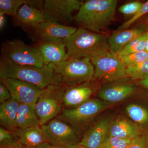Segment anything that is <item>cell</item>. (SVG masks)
Returning a JSON list of instances; mask_svg holds the SVG:
<instances>
[{
    "instance_id": "6da1fadb",
    "label": "cell",
    "mask_w": 148,
    "mask_h": 148,
    "mask_svg": "<svg viewBox=\"0 0 148 148\" xmlns=\"http://www.w3.org/2000/svg\"><path fill=\"white\" fill-rule=\"evenodd\" d=\"M8 78L23 81L42 89L50 85H63L61 76L56 72L54 64L45 65L42 68L23 66L1 56L0 79Z\"/></svg>"
},
{
    "instance_id": "7a4b0ae2",
    "label": "cell",
    "mask_w": 148,
    "mask_h": 148,
    "mask_svg": "<svg viewBox=\"0 0 148 148\" xmlns=\"http://www.w3.org/2000/svg\"><path fill=\"white\" fill-rule=\"evenodd\" d=\"M117 0H88L84 1L73 19L79 27L102 33L114 19Z\"/></svg>"
},
{
    "instance_id": "3957f363",
    "label": "cell",
    "mask_w": 148,
    "mask_h": 148,
    "mask_svg": "<svg viewBox=\"0 0 148 148\" xmlns=\"http://www.w3.org/2000/svg\"><path fill=\"white\" fill-rule=\"evenodd\" d=\"M108 37L104 34L78 28L73 34L64 40L67 59L85 57L91 60L107 53L110 51Z\"/></svg>"
},
{
    "instance_id": "277c9868",
    "label": "cell",
    "mask_w": 148,
    "mask_h": 148,
    "mask_svg": "<svg viewBox=\"0 0 148 148\" xmlns=\"http://www.w3.org/2000/svg\"><path fill=\"white\" fill-rule=\"evenodd\" d=\"M2 57L23 66L42 68L45 65L42 55L37 45L26 44L19 39L8 40L1 46Z\"/></svg>"
},
{
    "instance_id": "5b68a950",
    "label": "cell",
    "mask_w": 148,
    "mask_h": 148,
    "mask_svg": "<svg viewBox=\"0 0 148 148\" xmlns=\"http://www.w3.org/2000/svg\"><path fill=\"white\" fill-rule=\"evenodd\" d=\"M64 86L75 85L94 80L95 69L90 58H70L56 66Z\"/></svg>"
},
{
    "instance_id": "8992f818",
    "label": "cell",
    "mask_w": 148,
    "mask_h": 148,
    "mask_svg": "<svg viewBox=\"0 0 148 148\" xmlns=\"http://www.w3.org/2000/svg\"><path fill=\"white\" fill-rule=\"evenodd\" d=\"M111 103L98 99H90L75 108H64L57 118L71 125L79 132Z\"/></svg>"
},
{
    "instance_id": "52a82bcc",
    "label": "cell",
    "mask_w": 148,
    "mask_h": 148,
    "mask_svg": "<svg viewBox=\"0 0 148 148\" xmlns=\"http://www.w3.org/2000/svg\"><path fill=\"white\" fill-rule=\"evenodd\" d=\"M65 86L52 84L42 89L36 104L40 126L56 118L64 108L63 95Z\"/></svg>"
},
{
    "instance_id": "ba28073f",
    "label": "cell",
    "mask_w": 148,
    "mask_h": 148,
    "mask_svg": "<svg viewBox=\"0 0 148 148\" xmlns=\"http://www.w3.org/2000/svg\"><path fill=\"white\" fill-rule=\"evenodd\" d=\"M41 127L48 143L65 148L79 146V132L66 122L56 118Z\"/></svg>"
},
{
    "instance_id": "9c48e42d",
    "label": "cell",
    "mask_w": 148,
    "mask_h": 148,
    "mask_svg": "<svg viewBox=\"0 0 148 148\" xmlns=\"http://www.w3.org/2000/svg\"><path fill=\"white\" fill-rule=\"evenodd\" d=\"M94 78L110 82L127 78L126 67L117 54L110 51L91 59Z\"/></svg>"
},
{
    "instance_id": "30bf717a",
    "label": "cell",
    "mask_w": 148,
    "mask_h": 148,
    "mask_svg": "<svg viewBox=\"0 0 148 148\" xmlns=\"http://www.w3.org/2000/svg\"><path fill=\"white\" fill-rule=\"evenodd\" d=\"M76 27L45 21L35 27L24 30L29 38L36 44L64 41L77 31Z\"/></svg>"
},
{
    "instance_id": "8fae6325",
    "label": "cell",
    "mask_w": 148,
    "mask_h": 148,
    "mask_svg": "<svg viewBox=\"0 0 148 148\" xmlns=\"http://www.w3.org/2000/svg\"><path fill=\"white\" fill-rule=\"evenodd\" d=\"M83 2L80 0H45L42 11L46 21L66 24L73 18L72 14L79 11Z\"/></svg>"
},
{
    "instance_id": "7c38bea8",
    "label": "cell",
    "mask_w": 148,
    "mask_h": 148,
    "mask_svg": "<svg viewBox=\"0 0 148 148\" xmlns=\"http://www.w3.org/2000/svg\"><path fill=\"white\" fill-rule=\"evenodd\" d=\"M1 83L8 88L11 98L20 104L35 105L42 89L35 85L12 78L1 79Z\"/></svg>"
},
{
    "instance_id": "4fadbf2b",
    "label": "cell",
    "mask_w": 148,
    "mask_h": 148,
    "mask_svg": "<svg viewBox=\"0 0 148 148\" xmlns=\"http://www.w3.org/2000/svg\"><path fill=\"white\" fill-rule=\"evenodd\" d=\"M110 119L104 118L88 127L82 137L79 146L87 148H101L108 134Z\"/></svg>"
},
{
    "instance_id": "5bb4252c",
    "label": "cell",
    "mask_w": 148,
    "mask_h": 148,
    "mask_svg": "<svg viewBox=\"0 0 148 148\" xmlns=\"http://www.w3.org/2000/svg\"><path fill=\"white\" fill-rule=\"evenodd\" d=\"M90 82L65 86L63 95L64 108H75L90 99L94 91Z\"/></svg>"
},
{
    "instance_id": "9a60e30c",
    "label": "cell",
    "mask_w": 148,
    "mask_h": 148,
    "mask_svg": "<svg viewBox=\"0 0 148 148\" xmlns=\"http://www.w3.org/2000/svg\"><path fill=\"white\" fill-rule=\"evenodd\" d=\"M116 82H110L108 84L104 86L98 92V97L107 103H118L127 99L136 91L134 85Z\"/></svg>"
},
{
    "instance_id": "2e32d148",
    "label": "cell",
    "mask_w": 148,
    "mask_h": 148,
    "mask_svg": "<svg viewBox=\"0 0 148 148\" xmlns=\"http://www.w3.org/2000/svg\"><path fill=\"white\" fill-rule=\"evenodd\" d=\"M147 32L148 28L147 25L140 24L131 29L114 32L108 37L110 51L118 55L125 46Z\"/></svg>"
},
{
    "instance_id": "e0dca14e",
    "label": "cell",
    "mask_w": 148,
    "mask_h": 148,
    "mask_svg": "<svg viewBox=\"0 0 148 148\" xmlns=\"http://www.w3.org/2000/svg\"><path fill=\"white\" fill-rule=\"evenodd\" d=\"M45 21L42 11L27 3L21 6L16 16L12 18V25L21 27L24 31Z\"/></svg>"
},
{
    "instance_id": "ac0fdd59",
    "label": "cell",
    "mask_w": 148,
    "mask_h": 148,
    "mask_svg": "<svg viewBox=\"0 0 148 148\" xmlns=\"http://www.w3.org/2000/svg\"><path fill=\"white\" fill-rule=\"evenodd\" d=\"M36 45L39 48L45 65L53 64L56 66L67 59V50L64 41Z\"/></svg>"
},
{
    "instance_id": "d6986e66",
    "label": "cell",
    "mask_w": 148,
    "mask_h": 148,
    "mask_svg": "<svg viewBox=\"0 0 148 148\" xmlns=\"http://www.w3.org/2000/svg\"><path fill=\"white\" fill-rule=\"evenodd\" d=\"M12 133L14 139L24 148H37L47 142L40 126L17 129Z\"/></svg>"
},
{
    "instance_id": "ffe728a7",
    "label": "cell",
    "mask_w": 148,
    "mask_h": 148,
    "mask_svg": "<svg viewBox=\"0 0 148 148\" xmlns=\"http://www.w3.org/2000/svg\"><path fill=\"white\" fill-rule=\"evenodd\" d=\"M142 135L140 127L124 119L117 120L110 123L108 134L109 136L131 140Z\"/></svg>"
},
{
    "instance_id": "44dd1931",
    "label": "cell",
    "mask_w": 148,
    "mask_h": 148,
    "mask_svg": "<svg viewBox=\"0 0 148 148\" xmlns=\"http://www.w3.org/2000/svg\"><path fill=\"white\" fill-rule=\"evenodd\" d=\"M19 105L20 103L12 98L0 105V124L12 132L17 130L16 122Z\"/></svg>"
},
{
    "instance_id": "7402d4cb",
    "label": "cell",
    "mask_w": 148,
    "mask_h": 148,
    "mask_svg": "<svg viewBox=\"0 0 148 148\" xmlns=\"http://www.w3.org/2000/svg\"><path fill=\"white\" fill-rule=\"evenodd\" d=\"M39 126L40 122L36 112V104H20L16 120V128L24 129Z\"/></svg>"
},
{
    "instance_id": "603a6c76",
    "label": "cell",
    "mask_w": 148,
    "mask_h": 148,
    "mask_svg": "<svg viewBox=\"0 0 148 148\" xmlns=\"http://www.w3.org/2000/svg\"><path fill=\"white\" fill-rule=\"evenodd\" d=\"M128 116L135 123L142 126L148 125V109L141 105L130 104L126 108Z\"/></svg>"
},
{
    "instance_id": "cb8c5ba5",
    "label": "cell",
    "mask_w": 148,
    "mask_h": 148,
    "mask_svg": "<svg viewBox=\"0 0 148 148\" xmlns=\"http://www.w3.org/2000/svg\"><path fill=\"white\" fill-rule=\"evenodd\" d=\"M148 37V32H147L128 43L118 54L119 58L130 53L145 51L146 40Z\"/></svg>"
},
{
    "instance_id": "d4e9b609",
    "label": "cell",
    "mask_w": 148,
    "mask_h": 148,
    "mask_svg": "<svg viewBox=\"0 0 148 148\" xmlns=\"http://www.w3.org/2000/svg\"><path fill=\"white\" fill-rule=\"evenodd\" d=\"M27 3V0H1L0 14L14 18L19 8Z\"/></svg>"
},
{
    "instance_id": "484cf974",
    "label": "cell",
    "mask_w": 148,
    "mask_h": 148,
    "mask_svg": "<svg viewBox=\"0 0 148 148\" xmlns=\"http://www.w3.org/2000/svg\"><path fill=\"white\" fill-rule=\"evenodd\" d=\"M127 77L132 80H140L148 76V59L135 65L126 67Z\"/></svg>"
},
{
    "instance_id": "4316f807",
    "label": "cell",
    "mask_w": 148,
    "mask_h": 148,
    "mask_svg": "<svg viewBox=\"0 0 148 148\" xmlns=\"http://www.w3.org/2000/svg\"><path fill=\"white\" fill-rule=\"evenodd\" d=\"M121 59L125 67L140 64L148 59V53L145 51L124 56Z\"/></svg>"
},
{
    "instance_id": "83f0119b",
    "label": "cell",
    "mask_w": 148,
    "mask_h": 148,
    "mask_svg": "<svg viewBox=\"0 0 148 148\" xmlns=\"http://www.w3.org/2000/svg\"><path fill=\"white\" fill-rule=\"evenodd\" d=\"M132 140L108 135L102 147L104 148H127Z\"/></svg>"
},
{
    "instance_id": "f1b7e54d",
    "label": "cell",
    "mask_w": 148,
    "mask_h": 148,
    "mask_svg": "<svg viewBox=\"0 0 148 148\" xmlns=\"http://www.w3.org/2000/svg\"><path fill=\"white\" fill-rule=\"evenodd\" d=\"M143 4L144 3L138 1L130 2L121 6L119 8V11L124 15L133 16L141 9Z\"/></svg>"
},
{
    "instance_id": "f546056e",
    "label": "cell",
    "mask_w": 148,
    "mask_h": 148,
    "mask_svg": "<svg viewBox=\"0 0 148 148\" xmlns=\"http://www.w3.org/2000/svg\"><path fill=\"white\" fill-rule=\"evenodd\" d=\"M148 13V1L144 3L143 7L138 13L132 16L128 20L125 21L117 29L116 31H123L129 29L130 27L135 21L138 20L143 15Z\"/></svg>"
},
{
    "instance_id": "4dcf8cb0",
    "label": "cell",
    "mask_w": 148,
    "mask_h": 148,
    "mask_svg": "<svg viewBox=\"0 0 148 148\" xmlns=\"http://www.w3.org/2000/svg\"><path fill=\"white\" fill-rule=\"evenodd\" d=\"M148 135L143 134L132 140L131 144L127 148H146Z\"/></svg>"
},
{
    "instance_id": "1f68e13d",
    "label": "cell",
    "mask_w": 148,
    "mask_h": 148,
    "mask_svg": "<svg viewBox=\"0 0 148 148\" xmlns=\"http://www.w3.org/2000/svg\"><path fill=\"white\" fill-rule=\"evenodd\" d=\"M11 98L10 92L5 85L0 83V104L5 103Z\"/></svg>"
},
{
    "instance_id": "d6a6232c",
    "label": "cell",
    "mask_w": 148,
    "mask_h": 148,
    "mask_svg": "<svg viewBox=\"0 0 148 148\" xmlns=\"http://www.w3.org/2000/svg\"><path fill=\"white\" fill-rule=\"evenodd\" d=\"M13 133L12 131L1 126L0 127V143L7 140L14 139Z\"/></svg>"
},
{
    "instance_id": "836d02e7",
    "label": "cell",
    "mask_w": 148,
    "mask_h": 148,
    "mask_svg": "<svg viewBox=\"0 0 148 148\" xmlns=\"http://www.w3.org/2000/svg\"><path fill=\"white\" fill-rule=\"evenodd\" d=\"M0 148H24L21 146L15 139L7 140L0 143Z\"/></svg>"
},
{
    "instance_id": "e575fe53",
    "label": "cell",
    "mask_w": 148,
    "mask_h": 148,
    "mask_svg": "<svg viewBox=\"0 0 148 148\" xmlns=\"http://www.w3.org/2000/svg\"><path fill=\"white\" fill-rule=\"evenodd\" d=\"M37 148H65L60 146L53 145L51 143L47 142L41 145L39 147Z\"/></svg>"
},
{
    "instance_id": "d590c367",
    "label": "cell",
    "mask_w": 148,
    "mask_h": 148,
    "mask_svg": "<svg viewBox=\"0 0 148 148\" xmlns=\"http://www.w3.org/2000/svg\"><path fill=\"white\" fill-rule=\"evenodd\" d=\"M5 15L0 14V29L2 30L5 24Z\"/></svg>"
},
{
    "instance_id": "8d00e7d4",
    "label": "cell",
    "mask_w": 148,
    "mask_h": 148,
    "mask_svg": "<svg viewBox=\"0 0 148 148\" xmlns=\"http://www.w3.org/2000/svg\"><path fill=\"white\" fill-rule=\"evenodd\" d=\"M139 83L143 87L148 89V76L145 78L140 80Z\"/></svg>"
},
{
    "instance_id": "74e56055",
    "label": "cell",
    "mask_w": 148,
    "mask_h": 148,
    "mask_svg": "<svg viewBox=\"0 0 148 148\" xmlns=\"http://www.w3.org/2000/svg\"><path fill=\"white\" fill-rule=\"evenodd\" d=\"M145 51L148 53V37L147 40H146Z\"/></svg>"
},
{
    "instance_id": "f35d334b",
    "label": "cell",
    "mask_w": 148,
    "mask_h": 148,
    "mask_svg": "<svg viewBox=\"0 0 148 148\" xmlns=\"http://www.w3.org/2000/svg\"><path fill=\"white\" fill-rule=\"evenodd\" d=\"M75 148H87L86 147H82V146H78V147H76Z\"/></svg>"
},
{
    "instance_id": "ab89813d",
    "label": "cell",
    "mask_w": 148,
    "mask_h": 148,
    "mask_svg": "<svg viewBox=\"0 0 148 148\" xmlns=\"http://www.w3.org/2000/svg\"><path fill=\"white\" fill-rule=\"evenodd\" d=\"M146 25H147L148 28V17L147 18V21H146Z\"/></svg>"
},
{
    "instance_id": "60d3db41",
    "label": "cell",
    "mask_w": 148,
    "mask_h": 148,
    "mask_svg": "<svg viewBox=\"0 0 148 148\" xmlns=\"http://www.w3.org/2000/svg\"><path fill=\"white\" fill-rule=\"evenodd\" d=\"M146 148H148V135L147 139V147H146Z\"/></svg>"
},
{
    "instance_id": "b9f144b4",
    "label": "cell",
    "mask_w": 148,
    "mask_h": 148,
    "mask_svg": "<svg viewBox=\"0 0 148 148\" xmlns=\"http://www.w3.org/2000/svg\"><path fill=\"white\" fill-rule=\"evenodd\" d=\"M101 148H103V147H101Z\"/></svg>"
}]
</instances>
